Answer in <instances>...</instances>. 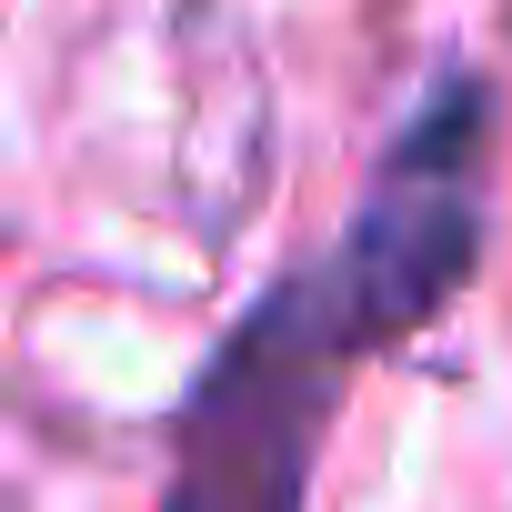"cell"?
Masks as SVG:
<instances>
[{"label":"cell","instance_id":"6da1fadb","mask_svg":"<svg viewBox=\"0 0 512 512\" xmlns=\"http://www.w3.org/2000/svg\"><path fill=\"white\" fill-rule=\"evenodd\" d=\"M402 332L382 312V292L342 262L272 292L262 312H251V332L211 362L201 402H191V432H181V492L171 512H292L302 492V452H312V412L332 392V372Z\"/></svg>","mask_w":512,"mask_h":512}]
</instances>
